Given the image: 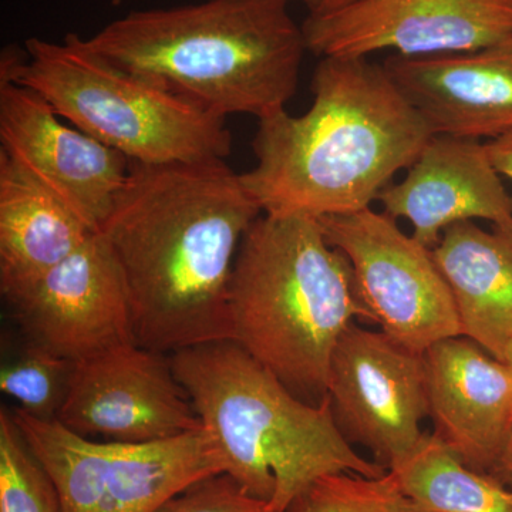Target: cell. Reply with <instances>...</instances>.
I'll return each instance as SVG.
<instances>
[{"instance_id": "obj_9", "label": "cell", "mask_w": 512, "mask_h": 512, "mask_svg": "<svg viewBox=\"0 0 512 512\" xmlns=\"http://www.w3.org/2000/svg\"><path fill=\"white\" fill-rule=\"evenodd\" d=\"M333 417L350 444L357 443L390 468L424 437L429 417L424 355L404 348L383 330L352 323L330 362Z\"/></svg>"}, {"instance_id": "obj_7", "label": "cell", "mask_w": 512, "mask_h": 512, "mask_svg": "<svg viewBox=\"0 0 512 512\" xmlns=\"http://www.w3.org/2000/svg\"><path fill=\"white\" fill-rule=\"evenodd\" d=\"M10 414L55 485L62 512H156L188 485L225 473L204 427L173 439L119 443L80 436L18 407Z\"/></svg>"}, {"instance_id": "obj_14", "label": "cell", "mask_w": 512, "mask_h": 512, "mask_svg": "<svg viewBox=\"0 0 512 512\" xmlns=\"http://www.w3.org/2000/svg\"><path fill=\"white\" fill-rule=\"evenodd\" d=\"M434 436L467 466L493 473L512 434V372L478 343L454 336L424 352Z\"/></svg>"}, {"instance_id": "obj_15", "label": "cell", "mask_w": 512, "mask_h": 512, "mask_svg": "<svg viewBox=\"0 0 512 512\" xmlns=\"http://www.w3.org/2000/svg\"><path fill=\"white\" fill-rule=\"evenodd\" d=\"M434 136L494 140L512 133V36L450 55L383 63Z\"/></svg>"}, {"instance_id": "obj_16", "label": "cell", "mask_w": 512, "mask_h": 512, "mask_svg": "<svg viewBox=\"0 0 512 512\" xmlns=\"http://www.w3.org/2000/svg\"><path fill=\"white\" fill-rule=\"evenodd\" d=\"M384 214L412 224L413 237L434 249L457 222L512 220V197L485 153L470 138L433 136L400 183L380 192Z\"/></svg>"}, {"instance_id": "obj_24", "label": "cell", "mask_w": 512, "mask_h": 512, "mask_svg": "<svg viewBox=\"0 0 512 512\" xmlns=\"http://www.w3.org/2000/svg\"><path fill=\"white\" fill-rule=\"evenodd\" d=\"M484 148L495 171L512 181V133L488 140Z\"/></svg>"}, {"instance_id": "obj_4", "label": "cell", "mask_w": 512, "mask_h": 512, "mask_svg": "<svg viewBox=\"0 0 512 512\" xmlns=\"http://www.w3.org/2000/svg\"><path fill=\"white\" fill-rule=\"evenodd\" d=\"M231 340L299 399L328 393L339 339L357 319L375 323L348 256L319 220L262 214L242 239L229 284Z\"/></svg>"}, {"instance_id": "obj_13", "label": "cell", "mask_w": 512, "mask_h": 512, "mask_svg": "<svg viewBox=\"0 0 512 512\" xmlns=\"http://www.w3.org/2000/svg\"><path fill=\"white\" fill-rule=\"evenodd\" d=\"M0 154L59 198L92 231L113 210L131 161L62 117L40 94L0 80Z\"/></svg>"}, {"instance_id": "obj_10", "label": "cell", "mask_w": 512, "mask_h": 512, "mask_svg": "<svg viewBox=\"0 0 512 512\" xmlns=\"http://www.w3.org/2000/svg\"><path fill=\"white\" fill-rule=\"evenodd\" d=\"M57 421L80 436L151 443L202 429L171 356L124 343L79 360Z\"/></svg>"}, {"instance_id": "obj_22", "label": "cell", "mask_w": 512, "mask_h": 512, "mask_svg": "<svg viewBox=\"0 0 512 512\" xmlns=\"http://www.w3.org/2000/svg\"><path fill=\"white\" fill-rule=\"evenodd\" d=\"M0 512H62L55 485L6 409L0 410Z\"/></svg>"}, {"instance_id": "obj_12", "label": "cell", "mask_w": 512, "mask_h": 512, "mask_svg": "<svg viewBox=\"0 0 512 512\" xmlns=\"http://www.w3.org/2000/svg\"><path fill=\"white\" fill-rule=\"evenodd\" d=\"M320 57H424L473 52L512 36V0H362L302 23Z\"/></svg>"}, {"instance_id": "obj_18", "label": "cell", "mask_w": 512, "mask_h": 512, "mask_svg": "<svg viewBox=\"0 0 512 512\" xmlns=\"http://www.w3.org/2000/svg\"><path fill=\"white\" fill-rule=\"evenodd\" d=\"M94 231L0 154V291L33 281Z\"/></svg>"}, {"instance_id": "obj_2", "label": "cell", "mask_w": 512, "mask_h": 512, "mask_svg": "<svg viewBox=\"0 0 512 512\" xmlns=\"http://www.w3.org/2000/svg\"><path fill=\"white\" fill-rule=\"evenodd\" d=\"M311 109L258 120L242 183L262 214L319 218L366 210L434 136L369 57H322Z\"/></svg>"}, {"instance_id": "obj_3", "label": "cell", "mask_w": 512, "mask_h": 512, "mask_svg": "<svg viewBox=\"0 0 512 512\" xmlns=\"http://www.w3.org/2000/svg\"><path fill=\"white\" fill-rule=\"evenodd\" d=\"M286 0H207L134 10L87 37L90 49L227 119L286 110L306 45Z\"/></svg>"}, {"instance_id": "obj_20", "label": "cell", "mask_w": 512, "mask_h": 512, "mask_svg": "<svg viewBox=\"0 0 512 512\" xmlns=\"http://www.w3.org/2000/svg\"><path fill=\"white\" fill-rule=\"evenodd\" d=\"M76 362L35 342L2 366L0 390L19 404L18 409L40 420H56L69 392Z\"/></svg>"}, {"instance_id": "obj_27", "label": "cell", "mask_w": 512, "mask_h": 512, "mask_svg": "<svg viewBox=\"0 0 512 512\" xmlns=\"http://www.w3.org/2000/svg\"><path fill=\"white\" fill-rule=\"evenodd\" d=\"M123 2V0H113V5H120V3ZM286 2H299L303 3V5L306 6V8L309 9V12H312L313 9L318 6L319 0H286Z\"/></svg>"}, {"instance_id": "obj_28", "label": "cell", "mask_w": 512, "mask_h": 512, "mask_svg": "<svg viewBox=\"0 0 512 512\" xmlns=\"http://www.w3.org/2000/svg\"><path fill=\"white\" fill-rule=\"evenodd\" d=\"M505 363H507V365L510 366L512 372V343L510 348H508L507 350V356H505Z\"/></svg>"}, {"instance_id": "obj_8", "label": "cell", "mask_w": 512, "mask_h": 512, "mask_svg": "<svg viewBox=\"0 0 512 512\" xmlns=\"http://www.w3.org/2000/svg\"><path fill=\"white\" fill-rule=\"evenodd\" d=\"M332 247L348 256L375 323L404 348L424 355L460 335L453 296L433 251L372 208L319 218Z\"/></svg>"}, {"instance_id": "obj_11", "label": "cell", "mask_w": 512, "mask_h": 512, "mask_svg": "<svg viewBox=\"0 0 512 512\" xmlns=\"http://www.w3.org/2000/svg\"><path fill=\"white\" fill-rule=\"evenodd\" d=\"M2 296L30 342L73 362L136 342L123 272L101 232Z\"/></svg>"}, {"instance_id": "obj_6", "label": "cell", "mask_w": 512, "mask_h": 512, "mask_svg": "<svg viewBox=\"0 0 512 512\" xmlns=\"http://www.w3.org/2000/svg\"><path fill=\"white\" fill-rule=\"evenodd\" d=\"M0 80L29 87L67 123L133 163H200L231 154L227 119L110 62L77 33L60 43L30 37L25 50L6 47Z\"/></svg>"}, {"instance_id": "obj_1", "label": "cell", "mask_w": 512, "mask_h": 512, "mask_svg": "<svg viewBox=\"0 0 512 512\" xmlns=\"http://www.w3.org/2000/svg\"><path fill=\"white\" fill-rule=\"evenodd\" d=\"M261 215L225 160L131 161L99 232L123 272L138 345L171 356L231 339L232 271Z\"/></svg>"}, {"instance_id": "obj_21", "label": "cell", "mask_w": 512, "mask_h": 512, "mask_svg": "<svg viewBox=\"0 0 512 512\" xmlns=\"http://www.w3.org/2000/svg\"><path fill=\"white\" fill-rule=\"evenodd\" d=\"M286 512H424L392 471L382 477L329 474L316 480Z\"/></svg>"}, {"instance_id": "obj_25", "label": "cell", "mask_w": 512, "mask_h": 512, "mask_svg": "<svg viewBox=\"0 0 512 512\" xmlns=\"http://www.w3.org/2000/svg\"><path fill=\"white\" fill-rule=\"evenodd\" d=\"M359 2H362V0H319L318 6L312 12H309V15H329V13L339 12V10L349 8V6Z\"/></svg>"}, {"instance_id": "obj_19", "label": "cell", "mask_w": 512, "mask_h": 512, "mask_svg": "<svg viewBox=\"0 0 512 512\" xmlns=\"http://www.w3.org/2000/svg\"><path fill=\"white\" fill-rule=\"evenodd\" d=\"M389 470L424 512H512L508 484L467 466L433 433Z\"/></svg>"}, {"instance_id": "obj_17", "label": "cell", "mask_w": 512, "mask_h": 512, "mask_svg": "<svg viewBox=\"0 0 512 512\" xmlns=\"http://www.w3.org/2000/svg\"><path fill=\"white\" fill-rule=\"evenodd\" d=\"M431 251L453 296L460 335L505 362L512 343V220L491 231L457 222Z\"/></svg>"}, {"instance_id": "obj_26", "label": "cell", "mask_w": 512, "mask_h": 512, "mask_svg": "<svg viewBox=\"0 0 512 512\" xmlns=\"http://www.w3.org/2000/svg\"><path fill=\"white\" fill-rule=\"evenodd\" d=\"M494 474L498 478H501L505 484L511 485L512 487V434Z\"/></svg>"}, {"instance_id": "obj_23", "label": "cell", "mask_w": 512, "mask_h": 512, "mask_svg": "<svg viewBox=\"0 0 512 512\" xmlns=\"http://www.w3.org/2000/svg\"><path fill=\"white\" fill-rule=\"evenodd\" d=\"M156 512H282L271 501L248 494L229 474L208 476L188 485Z\"/></svg>"}, {"instance_id": "obj_5", "label": "cell", "mask_w": 512, "mask_h": 512, "mask_svg": "<svg viewBox=\"0 0 512 512\" xmlns=\"http://www.w3.org/2000/svg\"><path fill=\"white\" fill-rule=\"evenodd\" d=\"M171 363L224 458L225 473L279 511L329 474L375 478L389 471L356 453L328 396L318 404L299 399L234 340L180 350Z\"/></svg>"}]
</instances>
